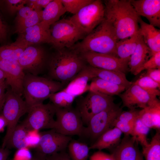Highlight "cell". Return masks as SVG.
<instances>
[{
	"label": "cell",
	"instance_id": "obj_1",
	"mask_svg": "<svg viewBox=\"0 0 160 160\" xmlns=\"http://www.w3.org/2000/svg\"><path fill=\"white\" fill-rule=\"evenodd\" d=\"M105 19L114 30L118 41L129 37L139 29V16L129 0L104 1Z\"/></svg>",
	"mask_w": 160,
	"mask_h": 160
},
{
	"label": "cell",
	"instance_id": "obj_2",
	"mask_svg": "<svg viewBox=\"0 0 160 160\" xmlns=\"http://www.w3.org/2000/svg\"><path fill=\"white\" fill-rule=\"evenodd\" d=\"M79 54L70 48L57 49L48 59V78L65 87L87 64Z\"/></svg>",
	"mask_w": 160,
	"mask_h": 160
},
{
	"label": "cell",
	"instance_id": "obj_3",
	"mask_svg": "<svg viewBox=\"0 0 160 160\" xmlns=\"http://www.w3.org/2000/svg\"><path fill=\"white\" fill-rule=\"evenodd\" d=\"M118 41L113 26L104 19L81 41L70 49L79 54L92 52L118 57L116 49Z\"/></svg>",
	"mask_w": 160,
	"mask_h": 160
},
{
	"label": "cell",
	"instance_id": "obj_4",
	"mask_svg": "<svg viewBox=\"0 0 160 160\" xmlns=\"http://www.w3.org/2000/svg\"><path fill=\"white\" fill-rule=\"evenodd\" d=\"M23 85L25 100L29 107L43 103L52 95L65 87L61 83L48 78L29 73H25Z\"/></svg>",
	"mask_w": 160,
	"mask_h": 160
},
{
	"label": "cell",
	"instance_id": "obj_5",
	"mask_svg": "<svg viewBox=\"0 0 160 160\" xmlns=\"http://www.w3.org/2000/svg\"><path fill=\"white\" fill-rule=\"evenodd\" d=\"M1 114L7 123V131L1 147L5 148L20 118L27 113L29 107L21 96L13 91L10 88L5 92L4 103Z\"/></svg>",
	"mask_w": 160,
	"mask_h": 160
},
{
	"label": "cell",
	"instance_id": "obj_6",
	"mask_svg": "<svg viewBox=\"0 0 160 160\" xmlns=\"http://www.w3.org/2000/svg\"><path fill=\"white\" fill-rule=\"evenodd\" d=\"M50 43L57 50L70 48L86 36L69 19L63 18L49 28Z\"/></svg>",
	"mask_w": 160,
	"mask_h": 160
},
{
	"label": "cell",
	"instance_id": "obj_7",
	"mask_svg": "<svg viewBox=\"0 0 160 160\" xmlns=\"http://www.w3.org/2000/svg\"><path fill=\"white\" fill-rule=\"evenodd\" d=\"M86 36L105 19V5L100 0H94L68 18Z\"/></svg>",
	"mask_w": 160,
	"mask_h": 160
},
{
	"label": "cell",
	"instance_id": "obj_8",
	"mask_svg": "<svg viewBox=\"0 0 160 160\" xmlns=\"http://www.w3.org/2000/svg\"><path fill=\"white\" fill-rule=\"evenodd\" d=\"M122 111V108L115 104L95 115L84 127L80 137L94 142L104 132L113 127V122Z\"/></svg>",
	"mask_w": 160,
	"mask_h": 160
},
{
	"label": "cell",
	"instance_id": "obj_9",
	"mask_svg": "<svg viewBox=\"0 0 160 160\" xmlns=\"http://www.w3.org/2000/svg\"><path fill=\"white\" fill-rule=\"evenodd\" d=\"M115 104L112 96L89 91L84 97L78 101L76 109L83 124L87 126L93 116Z\"/></svg>",
	"mask_w": 160,
	"mask_h": 160
},
{
	"label": "cell",
	"instance_id": "obj_10",
	"mask_svg": "<svg viewBox=\"0 0 160 160\" xmlns=\"http://www.w3.org/2000/svg\"><path fill=\"white\" fill-rule=\"evenodd\" d=\"M56 110L51 103L32 106L29 107L27 116L21 123L29 131L53 129Z\"/></svg>",
	"mask_w": 160,
	"mask_h": 160
},
{
	"label": "cell",
	"instance_id": "obj_11",
	"mask_svg": "<svg viewBox=\"0 0 160 160\" xmlns=\"http://www.w3.org/2000/svg\"><path fill=\"white\" fill-rule=\"evenodd\" d=\"M56 119L53 129L64 135L80 137L84 127L80 114L72 107L68 108H56Z\"/></svg>",
	"mask_w": 160,
	"mask_h": 160
},
{
	"label": "cell",
	"instance_id": "obj_12",
	"mask_svg": "<svg viewBox=\"0 0 160 160\" xmlns=\"http://www.w3.org/2000/svg\"><path fill=\"white\" fill-rule=\"evenodd\" d=\"M48 59L44 49L32 45L25 49L18 61L25 73L38 76L42 73Z\"/></svg>",
	"mask_w": 160,
	"mask_h": 160
},
{
	"label": "cell",
	"instance_id": "obj_13",
	"mask_svg": "<svg viewBox=\"0 0 160 160\" xmlns=\"http://www.w3.org/2000/svg\"><path fill=\"white\" fill-rule=\"evenodd\" d=\"M40 139L36 147L37 153L47 156L66 150L72 139L71 136L62 134L54 129L40 133Z\"/></svg>",
	"mask_w": 160,
	"mask_h": 160
},
{
	"label": "cell",
	"instance_id": "obj_14",
	"mask_svg": "<svg viewBox=\"0 0 160 160\" xmlns=\"http://www.w3.org/2000/svg\"><path fill=\"white\" fill-rule=\"evenodd\" d=\"M79 54L88 65L92 67L119 71L125 74L129 71L128 62L117 57L92 52H85Z\"/></svg>",
	"mask_w": 160,
	"mask_h": 160
},
{
	"label": "cell",
	"instance_id": "obj_15",
	"mask_svg": "<svg viewBox=\"0 0 160 160\" xmlns=\"http://www.w3.org/2000/svg\"><path fill=\"white\" fill-rule=\"evenodd\" d=\"M119 96L124 106L129 110L145 108L160 102L157 97L149 94L133 82Z\"/></svg>",
	"mask_w": 160,
	"mask_h": 160
},
{
	"label": "cell",
	"instance_id": "obj_16",
	"mask_svg": "<svg viewBox=\"0 0 160 160\" xmlns=\"http://www.w3.org/2000/svg\"><path fill=\"white\" fill-rule=\"evenodd\" d=\"M0 69L6 76V83L11 90L22 96L25 73L18 61L0 59Z\"/></svg>",
	"mask_w": 160,
	"mask_h": 160
},
{
	"label": "cell",
	"instance_id": "obj_17",
	"mask_svg": "<svg viewBox=\"0 0 160 160\" xmlns=\"http://www.w3.org/2000/svg\"><path fill=\"white\" fill-rule=\"evenodd\" d=\"M19 34L13 43L25 48L35 44L50 43L49 28L44 26L41 22L26 28Z\"/></svg>",
	"mask_w": 160,
	"mask_h": 160
},
{
	"label": "cell",
	"instance_id": "obj_18",
	"mask_svg": "<svg viewBox=\"0 0 160 160\" xmlns=\"http://www.w3.org/2000/svg\"><path fill=\"white\" fill-rule=\"evenodd\" d=\"M136 12L139 16L145 17L149 24L160 27V0H129Z\"/></svg>",
	"mask_w": 160,
	"mask_h": 160
},
{
	"label": "cell",
	"instance_id": "obj_19",
	"mask_svg": "<svg viewBox=\"0 0 160 160\" xmlns=\"http://www.w3.org/2000/svg\"><path fill=\"white\" fill-rule=\"evenodd\" d=\"M135 138L124 135L112 154L115 160H139L143 156L137 147Z\"/></svg>",
	"mask_w": 160,
	"mask_h": 160
},
{
	"label": "cell",
	"instance_id": "obj_20",
	"mask_svg": "<svg viewBox=\"0 0 160 160\" xmlns=\"http://www.w3.org/2000/svg\"><path fill=\"white\" fill-rule=\"evenodd\" d=\"M42 11L33 10L28 6L21 8L17 12L15 18V32L21 33L26 28L40 23Z\"/></svg>",
	"mask_w": 160,
	"mask_h": 160
},
{
	"label": "cell",
	"instance_id": "obj_21",
	"mask_svg": "<svg viewBox=\"0 0 160 160\" xmlns=\"http://www.w3.org/2000/svg\"><path fill=\"white\" fill-rule=\"evenodd\" d=\"M94 77L87 65L63 89L76 97L89 91L88 82Z\"/></svg>",
	"mask_w": 160,
	"mask_h": 160
},
{
	"label": "cell",
	"instance_id": "obj_22",
	"mask_svg": "<svg viewBox=\"0 0 160 160\" xmlns=\"http://www.w3.org/2000/svg\"><path fill=\"white\" fill-rule=\"evenodd\" d=\"M139 31L143 40L152 54L160 52V30L147 23L139 17Z\"/></svg>",
	"mask_w": 160,
	"mask_h": 160
},
{
	"label": "cell",
	"instance_id": "obj_23",
	"mask_svg": "<svg viewBox=\"0 0 160 160\" xmlns=\"http://www.w3.org/2000/svg\"><path fill=\"white\" fill-rule=\"evenodd\" d=\"M153 55L141 35L136 47L128 62L129 71L134 74Z\"/></svg>",
	"mask_w": 160,
	"mask_h": 160
},
{
	"label": "cell",
	"instance_id": "obj_24",
	"mask_svg": "<svg viewBox=\"0 0 160 160\" xmlns=\"http://www.w3.org/2000/svg\"><path fill=\"white\" fill-rule=\"evenodd\" d=\"M122 132L114 127L102 134L89 147L90 149L98 151L116 147L121 141Z\"/></svg>",
	"mask_w": 160,
	"mask_h": 160
},
{
	"label": "cell",
	"instance_id": "obj_25",
	"mask_svg": "<svg viewBox=\"0 0 160 160\" xmlns=\"http://www.w3.org/2000/svg\"><path fill=\"white\" fill-rule=\"evenodd\" d=\"M66 12L61 0H52L42 10L41 23L49 29L50 26L58 21Z\"/></svg>",
	"mask_w": 160,
	"mask_h": 160
},
{
	"label": "cell",
	"instance_id": "obj_26",
	"mask_svg": "<svg viewBox=\"0 0 160 160\" xmlns=\"http://www.w3.org/2000/svg\"><path fill=\"white\" fill-rule=\"evenodd\" d=\"M87 65L95 77L124 86L126 88V89L132 84V82L129 81L127 79L125 74L122 72L100 69Z\"/></svg>",
	"mask_w": 160,
	"mask_h": 160
},
{
	"label": "cell",
	"instance_id": "obj_27",
	"mask_svg": "<svg viewBox=\"0 0 160 160\" xmlns=\"http://www.w3.org/2000/svg\"><path fill=\"white\" fill-rule=\"evenodd\" d=\"M126 89L124 86L95 77L91 80L89 91L112 97L120 94Z\"/></svg>",
	"mask_w": 160,
	"mask_h": 160
},
{
	"label": "cell",
	"instance_id": "obj_28",
	"mask_svg": "<svg viewBox=\"0 0 160 160\" xmlns=\"http://www.w3.org/2000/svg\"><path fill=\"white\" fill-rule=\"evenodd\" d=\"M140 36L139 30L137 32L131 36L118 41L116 46L118 57L129 62Z\"/></svg>",
	"mask_w": 160,
	"mask_h": 160
},
{
	"label": "cell",
	"instance_id": "obj_29",
	"mask_svg": "<svg viewBox=\"0 0 160 160\" xmlns=\"http://www.w3.org/2000/svg\"><path fill=\"white\" fill-rule=\"evenodd\" d=\"M29 131L21 123L17 124L7 141L5 148L18 150L27 148L26 138Z\"/></svg>",
	"mask_w": 160,
	"mask_h": 160
},
{
	"label": "cell",
	"instance_id": "obj_30",
	"mask_svg": "<svg viewBox=\"0 0 160 160\" xmlns=\"http://www.w3.org/2000/svg\"><path fill=\"white\" fill-rule=\"evenodd\" d=\"M67 147L68 154L72 160H87L89 147L84 143L72 139Z\"/></svg>",
	"mask_w": 160,
	"mask_h": 160
},
{
	"label": "cell",
	"instance_id": "obj_31",
	"mask_svg": "<svg viewBox=\"0 0 160 160\" xmlns=\"http://www.w3.org/2000/svg\"><path fill=\"white\" fill-rule=\"evenodd\" d=\"M142 154L145 160H160V133L158 130L151 141L143 147Z\"/></svg>",
	"mask_w": 160,
	"mask_h": 160
},
{
	"label": "cell",
	"instance_id": "obj_32",
	"mask_svg": "<svg viewBox=\"0 0 160 160\" xmlns=\"http://www.w3.org/2000/svg\"><path fill=\"white\" fill-rule=\"evenodd\" d=\"M76 97L63 89L52 95L49 99L56 108H64L72 107Z\"/></svg>",
	"mask_w": 160,
	"mask_h": 160
},
{
	"label": "cell",
	"instance_id": "obj_33",
	"mask_svg": "<svg viewBox=\"0 0 160 160\" xmlns=\"http://www.w3.org/2000/svg\"><path fill=\"white\" fill-rule=\"evenodd\" d=\"M25 48L13 43L0 46V59L18 61Z\"/></svg>",
	"mask_w": 160,
	"mask_h": 160
},
{
	"label": "cell",
	"instance_id": "obj_34",
	"mask_svg": "<svg viewBox=\"0 0 160 160\" xmlns=\"http://www.w3.org/2000/svg\"><path fill=\"white\" fill-rule=\"evenodd\" d=\"M133 83L151 95L156 97L160 95V84L147 76L143 75Z\"/></svg>",
	"mask_w": 160,
	"mask_h": 160
},
{
	"label": "cell",
	"instance_id": "obj_35",
	"mask_svg": "<svg viewBox=\"0 0 160 160\" xmlns=\"http://www.w3.org/2000/svg\"><path fill=\"white\" fill-rule=\"evenodd\" d=\"M150 129L143 123L138 117L134 123L132 136L134 137L143 147H144L149 143L147 136Z\"/></svg>",
	"mask_w": 160,
	"mask_h": 160
},
{
	"label": "cell",
	"instance_id": "obj_36",
	"mask_svg": "<svg viewBox=\"0 0 160 160\" xmlns=\"http://www.w3.org/2000/svg\"><path fill=\"white\" fill-rule=\"evenodd\" d=\"M66 12L73 15L81 9L90 4L94 0H61Z\"/></svg>",
	"mask_w": 160,
	"mask_h": 160
},
{
	"label": "cell",
	"instance_id": "obj_37",
	"mask_svg": "<svg viewBox=\"0 0 160 160\" xmlns=\"http://www.w3.org/2000/svg\"><path fill=\"white\" fill-rule=\"evenodd\" d=\"M160 68V52L153 54L150 58L134 73L136 75L144 70Z\"/></svg>",
	"mask_w": 160,
	"mask_h": 160
},
{
	"label": "cell",
	"instance_id": "obj_38",
	"mask_svg": "<svg viewBox=\"0 0 160 160\" xmlns=\"http://www.w3.org/2000/svg\"><path fill=\"white\" fill-rule=\"evenodd\" d=\"M139 111L134 109L127 111H122L116 119L126 122L134 123L139 117Z\"/></svg>",
	"mask_w": 160,
	"mask_h": 160
},
{
	"label": "cell",
	"instance_id": "obj_39",
	"mask_svg": "<svg viewBox=\"0 0 160 160\" xmlns=\"http://www.w3.org/2000/svg\"><path fill=\"white\" fill-rule=\"evenodd\" d=\"M150 110L153 129L160 130V103L148 107Z\"/></svg>",
	"mask_w": 160,
	"mask_h": 160
},
{
	"label": "cell",
	"instance_id": "obj_40",
	"mask_svg": "<svg viewBox=\"0 0 160 160\" xmlns=\"http://www.w3.org/2000/svg\"><path fill=\"white\" fill-rule=\"evenodd\" d=\"M134 123L126 122L116 119L114 121L113 127H116L119 129L124 135H132Z\"/></svg>",
	"mask_w": 160,
	"mask_h": 160
},
{
	"label": "cell",
	"instance_id": "obj_41",
	"mask_svg": "<svg viewBox=\"0 0 160 160\" xmlns=\"http://www.w3.org/2000/svg\"><path fill=\"white\" fill-rule=\"evenodd\" d=\"M27 1V0H7L5 1L8 11L12 14L17 12L24 7Z\"/></svg>",
	"mask_w": 160,
	"mask_h": 160
},
{
	"label": "cell",
	"instance_id": "obj_42",
	"mask_svg": "<svg viewBox=\"0 0 160 160\" xmlns=\"http://www.w3.org/2000/svg\"><path fill=\"white\" fill-rule=\"evenodd\" d=\"M52 0H27L28 6L32 10L40 11L42 10Z\"/></svg>",
	"mask_w": 160,
	"mask_h": 160
},
{
	"label": "cell",
	"instance_id": "obj_43",
	"mask_svg": "<svg viewBox=\"0 0 160 160\" xmlns=\"http://www.w3.org/2000/svg\"><path fill=\"white\" fill-rule=\"evenodd\" d=\"M90 160H115V159L112 153L109 154L101 151H98L90 156Z\"/></svg>",
	"mask_w": 160,
	"mask_h": 160
},
{
	"label": "cell",
	"instance_id": "obj_44",
	"mask_svg": "<svg viewBox=\"0 0 160 160\" xmlns=\"http://www.w3.org/2000/svg\"><path fill=\"white\" fill-rule=\"evenodd\" d=\"M45 160H72L66 150L46 156Z\"/></svg>",
	"mask_w": 160,
	"mask_h": 160
},
{
	"label": "cell",
	"instance_id": "obj_45",
	"mask_svg": "<svg viewBox=\"0 0 160 160\" xmlns=\"http://www.w3.org/2000/svg\"><path fill=\"white\" fill-rule=\"evenodd\" d=\"M143 75L147 76L154 81L160 84V68L146 70Z\"/></svg>",
	"mask_w": 160,
	"mask_h": 160
},
{
	"label": "cell",
	"instance_id": "obj_46",
	"mask_svg": "<svg viewBox=\"0 0 160 160\" xmlns=\"http://www.w3.org/2000/svg\"><path fill=\"white\" fill-rule=\"evenodd\" d=\"M8 86L6 82L0 84V110L3 108L5 99V90Z\"/></svg>",
	"mask_w": 160,
	"mask_h": 160
},
{
	"label": "cell",
	"instance_id": "obj_47",
	"mask_svg": "<svg viewBox=\"0 0 160 160\" xmlns=\"http://www.w3.org/2000/svg\"><path fill=\"white\" fill-rule=\"evenodd\" d=\"M7 33V28L0 17V38L2 40L6 39Z\"/></svg>",
	"mask_w": 160,
	"mask_h": 160
},
{
	"label": "cell",
	"instance_id": "obj_48",
	"mask_svg": "<svg viewBox=\"0 0 160 160\" xmlns=\"http://www.w3.org/2000/svg\"><path fill=\"white\" fill-rule=\"evenodd\" d=\"M10 153L9 149L0 148V160H7Z\"/></svg>",
	"mask_w": 160,
	"mask_h": 160
},
{
	"label": "cell",
	"instance_id": "obj_49",
	"mask_svg": "<svg viewBox=\"0 0 160 160\" xmlns=\"http://www.w3.org/2000/svg\"><path fill=\"white\" fill-rule=\"evenodd\" d=\"M7 126V123L5 119L1 114L0 115V133L3 132Z\"/></svg>",
	"mask_w": 160,
	"mask_h": 160
},
{
	"label": "cell",
	"instance_id": "obj_50",
	"mask_svg": "<svg viewBox=\"0 0 160 160\" xmlns=\"http://www.w3.org/2000/svg\"><path fill=\"white\" fill-rule=\"evenodd\" d=\"M46 156L36 152L29 160H45Z\"/></svg>",
	"mask_w": 160,
	"mask_h": 160
},
{
	"label": "cell",
	"instance_id": "obj_51",
	"mask_svg": "<svg viewBox=\"0 0 160 160\" xmlns=\"http://www.w3.org/2000/svg\"><path fill=\"white\" fill-rule=\"evenodd\" d=\"M6 76L4 72L0 69V84L5 82Z\"/></svg>",
	"mask_w": 160,
	"mask_h": 160
},
{
	"label": "cell",
	"instance_id": "obj_52",
	"mask_svg": "<svg viewBox=\"0 0 160 160\" xmlns=\"http://www.w3.org/2000/svg\"><path fill=\"white\" fill-rule=\"evenodd\" d=\"M139 160H143V156H142V157H141L140 159Z\"/></svg>",
	"mask_w": 160,
	"mask_h": 160
},
{
	"label": "cell",
	"instance_id": "obj_53",
	"mask_svg": "<svg viewBox=\"0 0 160 160\" xmlns=\"http://www.w3.org/2000/svg\"><path fill=\"white\" fill-rule=\"evenodd\" d=\"M3 40H2V39L0 38V42H1Z\"/></svg>",
	"mask_w": 160,
	"mask_h": 160
}]
</instances>
